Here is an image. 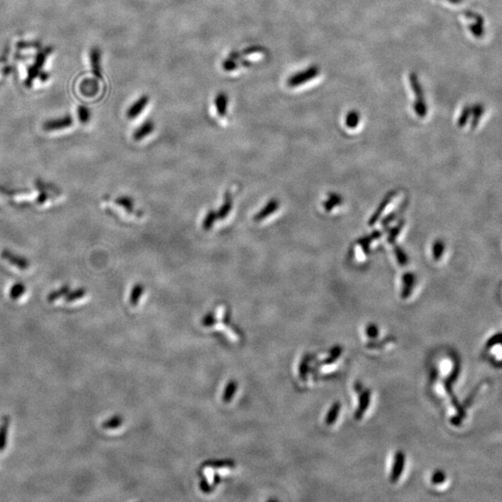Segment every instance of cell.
Masks as SVG:
<instances>
[{
  "label": "cell",
  "instance_id": "6da1fadb",
  "mask_svg": "<svg viewBox=\"0 0 502 502\" xmlns=\"http://www.w3.org/2000/svg\"><path fill=\"white\" fill-rule=\"evenodd\" d=\"M1 259H4L10 265L15 267L16 269L20 271H26L30 267V262L27 259L23 258L22 256H20L18 254L11 252L9 249H3L1 251Z\"/></svg>",
  "mask_w": 502,
  "mask_h": 502
},
{
  "label": "cell",
  "instance_id": "7a4b0ae2",
  "mask_svg": "<svg viewBox=\"0 0 502 502\" xmlns=\"http://www.w3.org/2000/svg\"><path fill=\"white\" fill-rule=\"evenodd\" d=\"M150 98L147 95H143L139 98L135 103L129 106L127 111V118L134 119L140 116L141 113L144 112L145 107L149 104Z\"/></svg>",
  "mask_w": 502,
  "mask_h": 502
},
{
  "label": "cell",
  "instance_id": "3957f363",
  "mask_svg": "<svg viewBox=\"0 0 502 502\" xmlns=\"http://www.w3.org/2000/svg\"><path fill=\"white\" fill-rule=\"evenodd\" d=\"M72 124V118L70 116H64L62 118L46 122L43 128L46 131H57L60 129H64L67 127H71Z\"/></svg>",
  "mask_w": 502,
  "mask_h": 502
},
{
  "label": "cell",
  "instance_id": "277c9868",
  "mask_svg": "<svg viewBox=\"0 0 502 502\" xmlns=\"http://www.w3.org/2000/svg\"><path fill=\"white\" fill-rule=\"evenodd\" d=\"M279 208V202L276 199H271L270 201L265 205L264 208L254 216V221L259 222V221H264L266 218L275 213L276 210Z\"/></svg>",
  "mask_w": 502,
  "mask_h": 502
},
{
  "label": "cell",
  "instance_id": "5b68a950",
  "mask_svg": "<svg viewBox=\"0 0 502 502\" xmlns=\"http://www.w3.org/2000/svg\"><path fill=\"white\" fill-rule=\"evenodd\" d=\"M155 130V123L153 120H146L142 124L140 127L133 133V139L134 141L139 142L144 140L145 137H147L150 134H152Z\"/></svg>",
  "mask_w": 502,
  "mask_h": 502
},
{
  "label": "cell",
  "instance_id": "8992f818",
  "mask_svg": "<svg viewBox=\"0 0 502 502\" xmlns=\"http://www.w3.org/2000/svg\"><path fill=\"white\" fill-rule=\"evenodd\" d=\"M90 62L91 69L94 76L99 79H102V68H101V50L99 48L94 47L90 50Z\"/></svg>",
  "mask_w": 502,
  "mask_h": 502
},
{
  "label": "cell",
  "instance_id": "52a82bcc",
  "mask_svg": "<svg viewBox=\"0 0 502 502\" xmlns=\"http://www.w3.org/2000/svg\"><path fill=\"white\" fill-rule=\"evenodd\" d=\"M228 102H229L228 95L224 91H220L219 93L216 95L214 104H215L217 113L221 117H224L226 116Z\"/></svg>",
  "mask_w": 502,
  "mask_h": 502
},
{
  "label": "cell",
  "instance_id": "ba28073f",
  "mask_svg": "<svg viewBox=\"0 0 502 502\" xmlns=\"http://www.w3.org/2000/svg\"><path fill=\"white\" fill-rule=\"evenodd\" d=\"M251 64H252L251 61L240 60V59L235 60V59L227 58L226 60L222 61L221 66H222L224 71H226V72H232V71H235L236 69H238L239 67L250 66Z\"/></svg>",
  "mask_w": 502,
  "mask_h": 502
},
{
  "label": "cell",
  "instance_id": "9c48e42d",
  "mask_svg": "<svg viewBox=\"0 0 502 502\" xmlns=\"http://www.w3.org/2000/svg\"><path fill=\"white\" fill-rule=\"evenodd\" d=\"M232 205H233V203H232L231 194L229 193H226L225 197H224V201H223V204L221 205V208L217 211L218 217H219L220 220H224L227 216L230 214V212L232 210Z\"/></svg>",
  "mask_w": 502,
  "mask_h": 502
},
{
  "label": "cell",
  "instance_id": "30bf717a",
  "mask_svg": "<svg viewBox=\"0 0 502 502\" xmlns=\"http://www.w3.org/2000/svg\"><path fill=\"white\" fill-rule=\"evenodd\" d=\"M404 464H405V456H404L403 453H397L396 461L393 466L392 476H391V480H392V483H395L398 480V478L400 477V475L403 472Z\"/></svg>",
  "mask_w": 502,
  "mask_h": 502
},
{
  "label": "cell",
  "instance_id": "8fae6325",
  "mask_svg": "<svg viewBox=\"0 0 502 502\" xmlns=\"http://www.w3.org/2000/svg\"><path fill=\"white\" fill-rule=\"evenodd\" d=\"M9 428H10V419L9 417H5L0 425V451H3L7 446Z\"/></svg>",
  "mask_w": 502,
  "mask_h": 502
},
{
  "label": "cell",
  "instance_id": "7c38bea8",
  "mask_svg": "<svg viewBox=\"0 0 502 502\" xmlns=\"http://www.w3.org/2000/svg\"><path fill=\"white\" fill-rule=\"evenodd\" d=\"M262 48L259 47V46H251V47H249L245 50H241V51H235V52H232L229 54V57L230 59H240L242 58L243 56L249 55V54H253V53H257V52H260L262 51Z\"/></svg>",
  "mask_w": 502,
  "mask_h": 502
},
{
  "label": "cell",
  "instance_id": "4fadbf2b",
  "mask_svg": "<svg viewBox=\"0 0 502 502\" xmlns=\"http://www.w3.org/2000/svg\"><path fill=\"white\" fill-rule=\"evenodd\" d=\"M218 219H219V217H218L217 211L215 210L208 211L207 215L205 216L204 221H203V229L205 231H210L214 226V224Z\"/></svg>",
  "mask_w": 502,
  "mask_h": 502
},
{
  "label": "cell",
  "instance_id": "5bb4252c",
  "mask_svg": "<svg viewBox=\"0 0 502 502\" xmlns=\"http://www.w3.org/2000/svg\"><path fill=\"white\" fill-rule=\"evenodd\" d=\"M370 390H365L363 394L360 396V406H359V409L357 411H356V414H355V418L356 419H360L363 415V412L366 410L367 407H369V404H370Z\"/></svg>",
  "mask_w": 502,
  "mask_h": 502
},
{
  "label": "cell",
  "instance_id": "9a60e30c",
  "mask_svg": "<svg viewBox=\"0 0 502 502\" xmlns=\"http://www.w3.org/2000/svg\"><path fill=\"white\" fill-rule=\"evenodd\" d=\"M116 204L120 206L124 210H127L128 212H131L134 207V202L132 198L128 195H122L116 199Z\"/></svg>",
  "mask_w": 502,
  "mask_h": 502
},
{
  "label": "cell",
  "instance_id": "2e32d148",
  "mask_svg": "<svg viewBox=\"0 0 502 502\" xmlns=\"http://www.w3.org/2000/svg\"><path fill=\"white\" fill-rule=\"evenodd\" d=\"M25 286L22 283H15L10 290V297L12 299H18L21 298L22 295L25 293Z\"/></svg>",
  "mask_w": 502,
  "mask_h": 502
},
{
  "label": "cell",
  "instance_id": "e0dca14e",
  "mask_svg": "<svg viewBox=\"0 0 502 502\" xmlns=\"http://www.w3.org/2000/svg\"><path fill=\"white\" fill-rule=\"evenodd\" d=\"M144 291V285L142 284H136L133 286L132 290L130 293V304L132 305H136L138 304L139 298L142 297Z\"/></svg>",
  "mask_w": 502,
  "mask_h": 502
},
{
  "label": "cell",
  "instance_id": "ac0fdd59",
  "mask_svg": "<svg viewBox=\"0 0 502 502\" xmlns=\"http://www.w3.org/2000/svg\"><path fill=\"white\" fill-rule=\"evenodd\" d=\"M69 291H70L69 287L68 286H63V287L57 289L55 291H52V292L50 293V295L48 296V300H49V303H54L57 299L66 296L67 293L69 292Z\"/></svg>",
  "mask_w": 502,
  "mask_h": 502
},
{
  "label": "cell",
  "instance_id": "d6986e66",
  "mask_svg": "<svg viewBox=\"0 0 502 502\" xmlns=\"http://www.w3.org/2000/svg\"><path fill=\"white\" fill-rule=\"evenodd\" d=\"M86 294V290L84 288H78L77 290L75 291H72V292L67 293L66 296H65V300L66 303H73V302H76L78 300L79 298H83Z\"/></svg>",
  "mask_w": 502,
  "mask_h": 502
},
{
  "label": "cell",
  "instance_id": "ffe728a7",
  "mask_svg": "<svg viewBox=\"0 0 502 502\" xmlns=\"http://www.w3.org/2000/svg\"><path fill=\"white\" fill-rule=\"evenodd\" d=\"M340 409H341V405H340V403H336L333 405V407H332L331 409L329 410V413H328V415L326 416V424H332V423L335 421V419H337L338 414H339Z\"/></svg>",
  "mask_w": 502,
  "mask_h": 502
},
{
  "label": "cell",
  "instance_id": "44dd1931",
  "mask_svg": "<svg viewBox=\"0 0 502 502\" xmlns=\"http://www.w3.org/2000/svg\"><path fill=\"white\" fill-rule=\"evenodd\" d=\"M405 289L403 291V297L404 298H407L409 295V293L411 291V288H412V286H413V281H414V277L412 275H407L405 276Z\"/></svg>",
  "mask_w": 502,
  "mask_h": 502
},
{
  "label": "cell",
  "instance_id": "7402d4cb",
  "mask_svg": "<svg viewBox=\"0 0 502 502\" xmlns=\"http://www.w3.org/2000/svg\"><path fill=\"white\" fill-rule=\"evenodd\" d=\"M78 117L81 123L86 124L90 119V111L86 106H79L78 108Z\"/></svg>",
  "mask_w": 502,
  "mask_h": 502
},
{
  "label": "cell",
  "instance_id": "603a6c76",
  "mask_svg": "<svg viewBox=\"0 0 502 502\" xmlns=\"http://www.w3.org/2000/svg\"><path fill=\"white\" fill-rule=\"evenodd\" d=\"M367 335L370 337V338H376L378 336V328L377 326H374V325H370L369 327H367Z\"/></svg>",
  "mask_w": 502,
  "mask_h": 502
}]
</instances>
